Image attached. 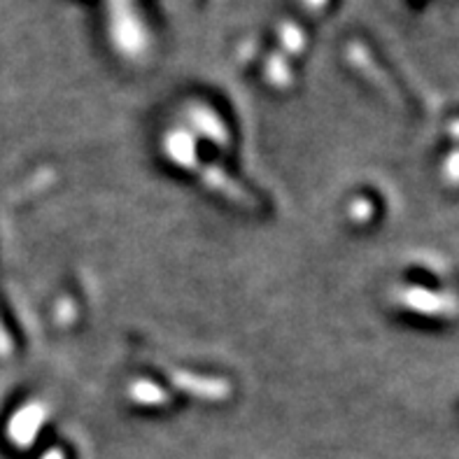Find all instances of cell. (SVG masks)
<instances>
[{"mask_svg":"<svg viewBox=\"0 0 459 459\" xmlns=\"http://www.w3.org/2000/svg\"><path fill=\"white\" fill-rule=\"evenodd\" d=\"M303 3H306V5H310V7H320L325 0H303Z\"/></svg>","mask_w":459,"mask_h":459,"instance_id":"obj_1","label":"cell"}]
</instances>
